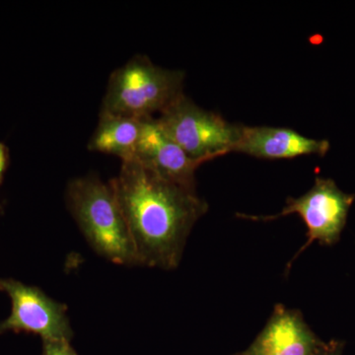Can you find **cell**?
Returning a JSON list of instances; mask_svg holds the SVG:
<instances>
[{
    "instance_id": "7a4b0ae2",
    "label": "cell",
    "mask_w": 355,
    "mask_h": 355,
    "mask_svg": "<svg viewBox=\"0 0 355 355\" xmlns=\"http://www.w3.org/2000/svg\"><path fill=\"white\" fill-rule=\"evenodd\" d=\"M67 200L84 236L100 256L118 265L137 266V252L112 184L87 176L70 182Z\"/></svg>"
},
{
    "instance_id": "277c9868",
    "label": "cell",
    "mask_w": 355,
    "mask_h": 355,
    "mask_svg": "<svg viewBox=\"0 0 355 355\" xmlns=\"http://www.w3.org/2000/svg\"><path fill=\"white\" fill-rule=\"evenodd\" d=\"M156 120L184 153L202 163L233 153L243 128L200 108L184 93Z\"/></svg>"
},
{
    "instance_id": "6da1fadb",
    "label": "cell",
    "mask_w": 355,
    "mask_h": 355,
    "mask_svg": "<svg viewBox=\"0 0 355 355\" xmlns=\"http://www.w3.org/2000/svg\"><path fill=\"white\" fill-rule=\"evenodd\" d=\"M127 220L139 265L174 270L191 229L209 210L197 191L166 181L135 161L109 181Z\"/></svg>"
},
{
    "instance_id": "9c48e42d",
    "label": "cell",
    "mask_w": 355,
    "mask_h": 355,
    "mask_svg": "<svg viewBox=\"0 0 355 355\" xmlns=\"http://www.w3.org/2000/svg\"><path fill=\"white\" fill-rule=\"evenodd\" d=\"M330 148L328 140L307 137L292 128L243 125L241 137L233 153L263 159H289L324 156Z\"/></svg>"
},
{
    "instance_id": "8992f818",
    "label": "cell",
    "mask_w": 355,
    "mask_h": 355,
    "mask_svg": "<svg viewBox=\"0 0 355 355\" xmlns=\"http://www.w3.org/2000/svg\"><path fill=\"white\" fill-rule=\"evenodd\" d=\"M0 291L12 302V311L0 323V334H34L43 340H71L73 336L67 306L49 297L36 286H26L12 279H0Z\"/></svg>"
},
{
    "instance_id": "9a60e30c",
    "label": "cell",
    "mask_w": 355,
    "mask_h": 355,
    "mask_svg": "<svg viewBox=\"0 0 355 355\" xmlns=\"http://www.w3.org/2000/svg\"><path fill=\"white\" fill-rule=\"evenodd\" d=\"M234 355H241V354H234Z\"/></svg>"
},
{
    "instance_id": "5b68a950",
    "label": "cell",
    "mask_w": 355,
    "mask_h": 355,
    "mask_svg": "<svg viewBox=\"0 0 355 355\" xmlns=\"http://www.w3.org/2000/svg\"><path fill=\"white\" fill-rule=\"evenodd\" d=\"M354 200V195L340 190L334 180L317 177L314 186L307 193L299 198H288L284 209L275 216L241 214L237 216L252 221H272L291 214H298L307 227L308 239L294 256L289 266L313 242L334 245L340 240Z\"/></svg>"
},
{
    "instance_id": "8fae6325",
    "label": "cell",
    "mask_w": 355,
    "mask_h": 355,
    "mask_svg": "<svg viewBox=\"0 0 355 355\" xmlns=\"http://www.w3.org/2000/svg\"><path fill=\"white\" fill-rule=\"evenodd\" d=\"M42 355H78L69 340H43Z\"/></svg>"
},
{
    "instance_id": "4fadbf2b",
    "label": "cell",
    "mask_w": 355,
    "mask_h": 355,
    "mask_svg": "<svg viewBox=\"0 0 355 355\" xmlns=\"http://www.w3.org/2000/svg\"><path fill=\"white\" fill-rule=\"evenodd\" d=\"M9 164H10L9 148L4 142L0 141V186L3 183Z\"/></svg>"
},
{
    "instance_id": "ba28073f",
    "label": "cell",
    "mask_w": 355,
    "mask_h": 355,
    "mask_svg": "<svg viewBox=\"0 0 355 355\" xmlns=\"http://www.w3.org/2000/svg\"><path fill=\"white\" fill-rule=\"evenodd\" d=\"M323 343L301 312L277 305L265 328L241 355H315Z\"/></svg>"
},
{
    "instance_id": "5bb4252c",
    "label": "cell",
    "mask_w": 355,
    "mask_h": 355,
    "mask_svg": "<svg viewBox=\"0 0 355 355\" xmlns=\"http://www.w3.org/2000/svg\"><path fill=\"white\" fill-rule=\"evenodd\" d=\"M3 210H4L3 203H0V214H3Z\"/></svg>"
},
{
    "instance_id": "30bf717a",
    "label": "cell",
    "mask_w": 355,
    "mask_h": 355,
    "mask_svg": "<svg viewBox=\"0 0 355 355\" xmlns=\"http://www.w3.org/2000/svg\"><path fill=\"white\" fill-rule=\"evenodd\" d=\"M144 119L100 112L99 123L87 144L93 153L113 155L121 162L132 161L141 133Z\"/></svg>"
},
{
    "instance_id": "7c38bea8",
    "label": "cell",
    "mask_w": 355,
    "mask_h": 355,
    "mask_svg": "<svg viewBox=\"0 0 355 355\" xmlns=\"http://www.w3.org/2000/svg\"><path fill=\"white\" fill-rule=\"evenodd\" d=\"M343 347L345 345L340 340H331L330 342H324L315 355H343Z\"/></svg>"
},
{
    "instance_id": "52a82bcc",
    "label": "cell",
    "mask_w": 355,
    "mask_h": 355,
    "mask_svg": "<svg viewBox=\"0 0 355 355\" xmlns=\"http://www.w3.org/2000/svg\"><path fill=\"white\" fill-rule=\"evenodd\" d=\"M133 161L166 181L197 191L196 171L203 163L184 153L156 118L144 119Z\"/></svg>"
},
{
    "instance_id": "3957f363",
    "label": "cell",
    "mask_w": 355,
    "mask_h": 355,
    "mask_svg": "<svg viewBox=\"0 0 355 355\" xmlns=\"http://www.w3.org/2000/svg\"><path fill=\"white\" fill-rule=\"evenodd\" d=\"M184 73L163 69L137 55L110 76L101 112L128 118H154L183 94Z\"/></svg>"
}]
</instances>
